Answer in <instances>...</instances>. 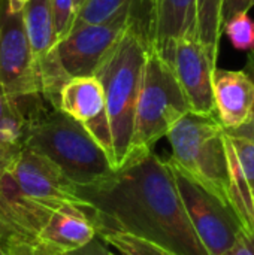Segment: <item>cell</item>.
<instances>
[{"label":"cell","instance_id":"obj_7","mask_svg":"<svg viewBox=\"0 0 254 255\" xmlns=\"http://www.w3.org/2000/svg\"><path fill=\"white\" fill-rule=\"evenodd\" d=\"M135 22L141 24L136 13L127 12L105 22L73 28L57 43V55L66 75L69 78L94 76L100 63ZM141 27L144 28L142 24Z\"/></svg>","mask_w":254,"mask_h":255},{"label":"cell","instance_id":"obj_18","mask_svg":"<svg viewBox=\"0 0 254 255\" xmlns=\"http://www.w3.org/2000/svg\"><path fill=\"white\" fill-rule=\"evenodd\" d=\"M222 4L223 0H196L198 37L216 63L223 34Z\"/></svg>","mask_w":254,"mask_h":255},{"label":"cell","instance_id":"obj_14","mask_svg":"<svg viewBox=\"0 0 254 255\" xmlns=\"http://www.w3.org/2000/svg\"><path fill=\"white\" fill-rule=\"evenodd\" d=\"M225 145L231 203L244 230L254 235V139L225 130Z\"/></svg>","mask_w":254,"mask_h":255},{"label":"cell","instance_id":"obj_33","mask_svg":"<svg viewBox=\"0 0 254 255\" xmlns=\"http://www.w3.org/2000/svg\"><path fill=\"white\" fill-rule=\"evenodd\" d=\"M106 255H118V254H114V253H109V251H108V254Z\"/></svg>","mask_w":254,"mask_h":255},{"label":"cell","instance_id":"obj_21","mask_svg":"<svg viewBox=\"0 0 254 255\" xmlns=\"http://www.w3.org/2000/svg\"><path fill=\"white\" fill-rule=\"evenodd\" d=\"M223 31L235 49L254 52V21L249 12L237 13L225 21Z\"/></svg>","mask_w":254,"mask_h":255},{"label":"cell","instance_id":"obj_31","mask_svg":"<svg viewBox=\"0 0 254 255\" xmlns=\"http://www.w3.org/2000/svg\"><path fill=\"white\" fill-rule=\"evenodd\" d=\"M148 4H150L151 13H153V22H154V7H156V0H148Z\"/></svg>","mask_w":254,"mask_h":255},{"label":"cell","instance_id":"obj_11","mask_svg":"<svg viewBox=\"0 0 254 255\" xmlns=\"http://www.w3.org/2000/svg\"><path fill=\"white\" fill-rule=\"evenodd\" d=\"M57 109L85 128L93 140L108 154L115 169L112 134L100 82L94 76L70 78L60 91Z\"/></svg>","mask_w":254,"mask_h":255},{"label":"cell","instance_id":"obj_5","mask_svg":"<svg viewBox=\"0 0 254 255\" xmlns=\"http://www.w3.org/2000/svg\"><path fill=\"white\" fill-rule=\"evenodd\" d=\"M187 112L190 106L172 67L150 46L136 102L129 158L153 151V146L166 137L174 124Z\"/></svg>","mask_w":254,"mask_h":255},{"label":"cell","instance_id":"obj_32","mask_svg":"<svg viewBox=\"0 0 254 255\" xmlns=\"http://www.w3.org/2000/svg\"><path fill=\"white\" fill-rule=\"evenodd\" d=\"M0 255H7V251L3 245H0Z\"/></svg>","mask_w":254,"mask_h":255},{"label":"cell","instance_id":"obj_9","mask_svg":"<svg viewBox=\"0 0 254 255\" xmlns=\"http://www.w3.org/2000/svg\"><path fill=\"white\" fill-rule=\"evenodd\" d=\"M19 190L49 212L63 205H87L78 194V185L45 155L22 146L9 169Z\"/></svg>","mask_w":254,"mask_h":255},{"label":"cell","instance_id":"obj_30","mask_svg":"<svg viewBox=\"0 0 254 255\" xmlns=\"http://www.w3.org/2000/svg\"><path fill=\"white\" fill-rule=\"evenodd\" d=\"M85 1H87V0H73V7H75V12H76V13L81 10V7L85 4Z\"/></svg>","mask_w":254,"mask_h":255},{"label":"cell","instance_id":"obj_19","mask_svg":"<svg viewBox=\"0 0 254 255\" xmlns=\"http://www.w3.org/2000/svg\"><path fill=\"white\" fill-rule=\"evenodd\" d=\"M27 128V120L18 103L0 85V131L10 139L22 143ZM24 146V145H22Z\"/></svg>","mask_w":254,"mask_h":255},{"label":"cell","instance_id":"obj_8","mask_svg":"<svg viewBox=\"0 0 254 255\" xmlns=\"http://www.w3.org/2000/svg\"><path fill=\"white\" fill-rule=\"evenodd\" d=\"M0 85L15 100L42 96L22 13L12 12L7 0H0Z\"/></svg>","mask_w":254,"mask_h":255},{"label":"cell","instance_id":"obj_28","mask_svg":"<svg viewBox=\"0 0 254 255\" xmlns=\"http://www.w3.org/2000/svg\"><path fill=\"white\" fill-rule=\"evenodd\" d=\"M4 248L7 251V255H36L31 245L25 242H13L6 245Z\"/></svg>","mask_w":254,"mask_h":255},{"label":"cell","instance_id":"obj_4","mask_svg":"<svg viewBox=\"0 0 254 255\" xmlns=\"http://www.w3.org/2000/svg\"><path fill=\"white\" fill-rule=\"evenodd\" d=\"M166 137L172 146L169 161L196 184L232 205L225 128L217 117L187 112Z\"/></svg>","mask_w":254,"mask_h":255},{"label":"cell","instance_id":"obj_23","mask_svg":"<svg viewBox=\"0 0 254 255\" xmlns=\"http://www.w3.org/2000/svg\"><path fill=\"white\" fill-rule=\"evenodd\" d=\"M21 149H22V143L10 139L9 136L0 131V179L10 169Z\"/></svg>","mask_w":254,"mask_h":255},{"label":"cell","instance_id":"obj_13","mask_svg":"<svg viewBox=\"0 0 254 255\" xmlns=\"http://www.w3.org/2000/svg\"><path fill=\"white\" fill-rule=\"evenodd\" d=\"M52 212L28 199L7 170L0 179V245L13 242L33 245Z\"/></svg>","mask_w":254,"mask_h":255},{"label":"cell","instance_id":"obj_29","mask_svg":"<svg viewBox=\"0 0 254 255\" xmlns=\"http://www.w3.org/2000/svg\"><path fill=\"white\" fill-rule=\"evenodd\" d=\"M28 0H7V6L12 12H21Z\"/></svg>","mask_w":254,"mask_h":255},{"label":"cell","instance_id":"obj_10","mask_svg":"<svg viewBox=\"0 0 254 255\" xmlns=\"http://www.w3.org/2000/svg\"><path fill=\"white\" fill-rule=\"evenodd\" d=\"M189 102L190 112L208 117L216 115L213 78L217 63L201 43L196 34L180 37L174 42L165 58Z\"/></svg>","mask_w":254,"mask_h":255},{"label":"cell","instance_id":"obj_22","mask_svg":"<svg viewBox=\"0 0 254 255\" xmlns=\"http://www.w3.org/2000/svg\"><path fill=\"white\" fill-rule=\"evenodd\" d=\"M49 4H51L54 33L58 43L63 37H66L70 33L76 12L73 7V0H49Z\"/></svg>","mask_w":254,"mask_h":255},{"label":"cell","instance_id":"obj_15","mask_svg":"<svg viewBox=\"0 0 254 255\" xmlns=\"http://www.w3.org/2000/svg\"><path fill=\"white\" fill-rule=\"evenodd\" d=\"M213 91L216 115L226 131H237L250 124L254 111V84L244 70L216 69Z\"/></svg>","mask_w":254,"mask_h":255},{"label":"cell","instance_id":"obj_17","mask_svg":"<svg viewBox=\"0 0 254 255\" xmlns=\"http://www.w3.org/2000/svg\"><path fill=\"white\" fill-rule=\"evenodd\" d=\"M127 12L136 13L153 45V13L148 0H87L76 13L72 30L85 24L105 22Z\"/></svg>","mask_w":254,"mask_h":255},{"label":"cell","instance_id":"obj_1","mask_svg":"<svg viewBox=\"0 0 254 255\" xmlns=\"http://www.w3.org/2000/svg\"><path fill=\"white\" fill-rule=\"evenodd\" d=\"M97 236L130 235L177 255H208L181 200L169 161L154 151L132 155L106 179L78 187Z\"/></svg>","mask_w":254,"mask_h":255},{"label":"cell","instance_id":"obj_16","mask_svg":"<svg viewBox=\"0 0 254 255\" xmlns=\"http://www.w3.org/2000/svg\"><path fill=\"white\" fill-rule=\"evenodd\" d=\"M198 36L196 0H156L153 48L165 60L175 40Z\"/></svg>","mask_w":254,"mask_h":255},{"label":"cell","instance_id":"obj_6","mask_svg":"<svg viewBox=\"0 0 254 255\" xmlns=\"http://www.w3.org/2000/svg\"><path fill=\"white\" fill-rule=\"evenodd\" d=\"M169 164L186 212L202 247L208 255L225 254L244 232L237 211L232 205L196 184L171 161Z\"/></svg>","mask_w":254,"mask_h":255},{"label":"cell","instance_id":"obj_24","mask_svg":"<svg viewBox=\"0 0 254 255\" xmlns=\"http://www.w3.org/2000/svg\"><path fill=\"white\" fill-rule=\"evenodd\" d=\"M254 6V0H223L222 4V22L228 21L231 16L241 13V12H249Z\"/></svg>","mask_w":254,"mask_h":255},{"label":"cell","instance_id":"obj_20","mask_svg":"<svg viewBox=\"0 0 254 255\" xmlns=\"http://www.w3.org/2000/svg\"><path fill=\"white\" fill-rule=\"evenodd\" d=\"M102 242L115 248L120 255H177L174 253H169L148 241L130 236V235H123V233H109L100 236Z\"/></svg>","mask_w":254,"mask_h":255},{"label":"cell","instance_id":"obj_2","mask_svg":"<svg viewBox=\"0 0 254 255\" xmlns=\"http://www.w3.org/2000/svg\"><path fill=\"white\" fill-rule=\"evenodd\" d=\"M22 145L54 164L78 187H90L115 172L108 154L69 115L39 99L28 109Z\"/></svg>","mask_w":254,"mask_h":255},{"label":"cell","instance_id":"obj_27","mask_svg":"<svg viewBox=\"0 0 254 255\" xmlns=\"http://www.w3.org/2000/svg\"><path fill=\"white\" fill-rule=\"evenodd\" d=\"M108 254V250L106 247L103 245L102 241L99 239H93L87 247L78 250V251H73V253H69L66 255H106Z\"/></svg>","mask_w":254,"mask_h":255},{"label":"cell","instance_id":"obj_12","mask_svg":"<svg viewBox=\"0 0 254 255\" xmlns=\"http://www.w3.org/2000/svg\"><path fill=\"white\" fill-rule=\"evenodd\" d=\"M96 238L97 227L90 205H63L49 215L31 248L36 255H66Z\"/></svg>","mask_w":254,"mask_h":255},{"label":"cell","instance_id":"obj_26","mask_svg":"<svg viewBox=\"0 0 254 255\" xmlns=\"http://www.w3.org/2000/svg\"><path fill=\"white\" fill-rule=\"evenodd\" d=\"M244 72L250 76V79L253 81L254 84V52L249 54V58H247V64H246V69ZM228 133H237V134H244V136H249L254 139V111H253V118L250 121V124H247L246 127L237 130V131H228Z\"/></svg>","mask_w":254,"mask_h":255},{"label":"cell","instance_id":"obj_3","mask_svg":"<svg viewBox=\"0 0 254 255\" xmlns=\"http://www.w3.org/2000/svg\"><path fill=\"white\" fill-rule=\"evenodd\" d=\"M150 42L135 22L97 67L94 78L100 82L112 134L115 170L129 158L135 111L142 82Z\"/></svg>","mask_w":254,"mask_h":255},{"label":"cell","instance_id":"obj_25","mask_svg":"<svg viewBox=\"0 0 254 255\" xmlns=\"http://www.w3.org/2000/svg\"><path fill=\"white\" fill-rule=\"evenodd\" d=\"M222 255H254V235L244 230L237 242Z\"/></svg>","mask_w":254,"mask_h":255}]
</instances>
